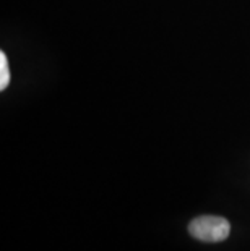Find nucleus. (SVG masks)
Here are the masks:
<instances>
[{
  "mask_svg": "<svg viewBox=\"0 0 250 251\" xmlns=\"http://www.w3.org/2000/svg\"><path fill=\"white\" fill-rule=\"evenodd\" d=\"M189 232L200 242L218 243L229 237L231 224L220 216H200L189 224Z\"/></svg>",
  "mask_w": 250,
  "mask_h": 251,
  "instance_id": "f257e3e1",
  "label": "nucleus"
},
{
  "mask_svg": "<svg viewBox=\"0 0 250 251\" xmlns=\"http://www.w3.org/2000/svg\"><path fill=\"white\" fill-rule=\"evenodd\" d=\"M10 83V70H8V60L7 55L0 54V89H5Z\"/></svg>",
  "mask_w": 250,
  "mask_h": 251,
  "instance_id": "f03ea898",
  "label": "nucleus"
}]
</instances>
